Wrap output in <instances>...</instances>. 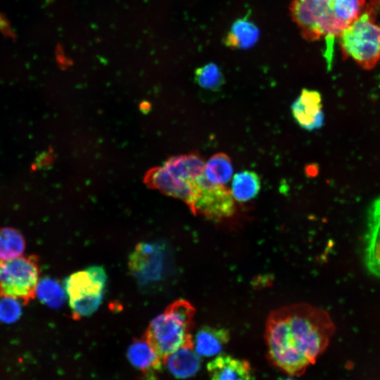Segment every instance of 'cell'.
I'll return each instance as SVG.
<instances>
[{
	"instance_id": "cell-1",
	"label": "cell",
	"mask_w": 380,
	"mask_h": 380,
	"mask_svg": "<svg viewBox=\"0 0 380 380\" xmlns=\"http://www.w3.org/2000/svg\"><path fill=\"white\" fill-rule=\"evenodd\" d=\"M334 330L329 315L310 305L274 310L267 317L265 334L268 359L286 373L300 376L324 352Z\"/></svg>"
},
{
	"instance_id": "cell-2",
	"label": "cell",
	"mask_w": 380,
	"mask_h": 380,
	"mask_svg": "<svg viewBox=\"0 0 380 380\" xmlns=\"http://www.w3.org/2000/svg\"><path fill=\"white\" fill-rule=\"evenodd\" d=\"M194 307L186 300H177L149 324L144 338L164 360L183 347L194 348L191 329Z\"/></svg>"
},
{
	"instance_id": "cell-3",
	"label": "cell",
	"mask_w": 380,
	"mask_h": 380,
	"mask_svg": "<svg viewBox=\"0 0 380 380\" xmlns=\"http://www.w3.org/2000/svg\"><path fill=\"white\" fill-rule=\"evenodd\" d=\"M339 37L343 55L362 68L371 70L380 61V23L376 20L373 8H365Z\"/></svg>"
},
{
	"instance_id": "cell-4",
	"label": "cell",
	"mask_w": 380,
	"mask_h": 380,
	"mask_svg": "<svg viewBox=\"0 0 380 380\" xmlns=\"http://www.w3.org/2000/svg\"><path fill=\"white\" fill-rule=\"evenodd\" d=\"M291 10L305 39L315 41L324 37L326 39V57L331 63L334 39L345 29L332 12L331 0H293Z\"/></svg>"
},
{
	"instance_id": "cell-5",
	"label": "cell",
	"mask_w": 380,
	"mask_h": 380,
	"mask_svg": "<svg viewBox=\"0 0 380 380\" xmlns=\"http://www.w3.org/2000/svg\"><path fill=\"white\" fill-rule=\"evenodd\" d=\"M39 263L36 255L0 261V298L28 303L35 298L39 284Z\"/></svg>"
},
{
	"instance_id": "cell-6",
	"label": "cell",
	"mask_w": 380,
	"mask_h": 380,
	"mask_svg": "<svg viewBox=\"0 0 380 380\" xmlns=\"http://www.w3.org/2000/svg\"><path fill=\"white\" fill-rule=\"evenodd\" d=\"M194 202L192 213L220 220L232 216L236 210L232 191L224 185L210 182L204 175L194 179Z\"/></svg>"
},
{
	"instance_id": "cell-7",
	"label": "cell",
	"mask_w": 380,
	"mask_h": 380,
	"mask_svg": "<svg viewBox=\"0 0 380 380\" xmlns=\"http://www.w3.org/2000/svg\"><path fill=\"white\" fill-rule=\"evenodd\" d=\"M166 253L158 244L140 243L129 256V267L142 284L160 281L166 272Z\"/></svg>"
},
{
	"instance_id": "cell-8",
	"label": "cell",
	"mask_w": 380,
	"mask_h": 380,
	"mask_svg": "<svg viewBox=\"0 0 380 380\" xmlns=\"http://www.w3.org/2000/svg\"><path fill=\"white\" fill-rule=\"evenodd\" d=\"M106 281L104 269L92 266L70 275L65 281L69 303L89 300H102Z\"/></svg>"
},
{
	"instance_id": "cell-9",
	"label": "cell",
	"mask_w": 380,
	"mask_h": 380,
	"mask_svg": "<svg viewBox=\"0 0 380 380\" xmlns=\"http://www.w3.org/2000/svg\"><path fill=\"white\" fill-rule=\"evenodd\" d=\"M146 184L151 188L184 201L192 211L194 202V179H186L169 173L162 165L148 171Z\"/></svg>"
},
{
	"instance_id": "cell-10",
	"label": "cell",
	"mask_w": 380,
	"mask_h": 380,
	"mask_svg": "<svg viewBox=\"0 0 380 380\" xmlns=\"http://www.w3.org/2000/svg\"><path fill=\"white\" fill-rule=\"evenodd\" d=\"M292 115L296 122L303 129H319L324 123L322 96L315 90L303 89L292 103Z\"/></svg>"
},
{
	"instance_id": "cell-11",
	"label": "cell",
	"mask_w": 380,
	"mask_h": 380,
	"mask_svg": "<svg viewBox=\"0 0 380 380\" xmlns=\"http://www.w3.org/2000/svg\"><path fill=\"white\" fill-rule=\"evenodd\" d=\"M127 357L131 365L143 373L144 380H156V373L161 369L163 360L144 338L134 341L129 346Z\"/></svg>"
},
{
	"instance_id": "cell-12",
	"label": "cell",
	"mask_w": 380,
	"mask_h": 380,
	"mask_svg": "<svg viewBox=\"0 0 380 380\" xmlns=\"http://www.w3.org/2000/svg\"><path fill=\"white\" fill-rule=\"evenodd\" d=\"M211 380H253L250 364L227 355H219L207 365Z\"/></svg>"
},
{
	"instance_id": "cell-13",
	"label": "cell",
	"mask_w": 380,
	"mask_h": 380,
	"mask_svg": "<svg viewBox=\"0 0 380 380\" xmlns=\"http://www.w3.org/2000/svg\"><path fill=\"white\" fill-rule=\"evenodd\" d=\"M368 220L365 263L372 273L380 277V198L373 203Z\"/></svg>"
},
{
	"instance_id": "cell-14",
	"label": "cell",
	"mask_w": 380,
	"mask_h": 380,
	"mask_svg": "<svg viewBox=\"0 0 380 380\" xmlns=\"http://www.w3.org/2000/svg\"><path fill=\"white\" fill-rule=\"evenodd\" d=\"M229 338V331L224 328L204 326L193 339L194 348L199 356L211 357L221 353Z\"/></svg>"
},
{
	"instance_id": "cell-15",
	"label": "cell",
	"mask_w": 380,
	"mask_h": 380,
	"mask_svg": "<svg viewBox=\"0 0 380 380\" xmlns=\"http://www.w3.org/2000/svg\"><path fill=\"white\" fill-rule=\"evenodd\" d=\"M170 372L176 378L186 379L194 376L200 369L201 359L193 348L183 347L163 360Z\"/></svg>"
},
{
	"instance_id": "cell-16",
	"label": "cell",
	"mask_w": 380,
	"mask_h": 380,
	"mask_svg": "<svg viewBox=\"0 0 380 380\" xmlns=\"http://www.w3.org/2000/svg\"><path fill=\"white\" fill-rule=\"evenodd\" d=\"M205 165L198 153H191L170 158L162 166L175 177L194 179L204 173Z\"/></svg>"
},
{
	"instance_id": "cell-17",
	"label": "cell",
	"mask_w": 380,
	"mask_h": 380,
	"mask_svg": "<svg viewBox=\"0 0 380 380\" xmlns=\"http://www.w3.org/2000/svg\"><path fill=\"white\" fill-rule=\"evenodd\" d=\"M259 36V30L246 18L235 21L228 32L225 42L227 46L237 49H248L253 46Z\"/></svg>"
},
{
	"instance_id": "cell-18",
	"label": "cell",
	"mask_w": 380,
	"mask_h": 380,
	"mask_svg": "<svg viewBox=\"0 0 380 380\" xmlns=\"http://www.w3.org/2000/svg\"><path fill=\"white\" fill-rule=\"evenodd\" d=\"M260 186V179L255 172L244 170L234 176L231 191L234 200L243 203L255 198Z\"/></svg>"
},
{
	"instance_id": "cell-19",
	"label": "cell",
	"mask_w": 380,
	"mask_h": 380,
	"mask_svg": "<svg viewBox=\"0 0 380 380\" xmlns=\"http://www.w3.org/2000/svg\"><path fill=\"white\" fill-rule=\"evenodd\" d=\"M232 175V161L224 153L213 155L205 163L204 175L214 184L224 185L230 181Z\"/></svg>"
},
{
	"instance_id": "cell-20",
	"label": "cell",
	"mask_w": 380,
	"mask_h": 380,
	"mask_svg": "<svg viewBox=\"0 0 380 380\" xmlns=\"http://www.w3.org/2000/svg\"><path fill=\"white\" fill-rule=\"evenodd\" d=\"M25 249V239L18 230L8 227L0 228V261L20 257Z\"/></svg>"
},
{
	"instance_id": "cell-21",
	"label": "cell",
	"mask_w": 380,
	"mask_h": 380,
	"mask_svg": "<svg viewBox=\"0 0 380 380\" xmlns=\"http://www.w3.org/2000/svg\"><path fill=\"white\" fill-rule=\"evenodd\" d=\"M332 12L346 28L355 21L365 9V0H331Z\"/></svg>"
},
{
	"instance_id": "cell-22",
	"label": "cell",
	"mask_w": 380,
	"mask_h": 380,
	"mask_svg": "<svg viewBox=\"0 0 380 380\" xmlns=\"http://www.w3.org/2000/svg\"><path fill=\"white\" fill-rule=\"evenodd\" d=\"M37 293L44 303L54 308L61 307L65 300V291L61 284L49 278L39 282Z\"/></svg>"
},
{
	"instance_id": "cell-23",
	"label": "cell",
	"mask_w": 380,
	"mask_h": 380,
	"mask_svg": "<svg viewBox=\"0 0 380 380\" xmlns=\"http://www.w3.org/2000/svg\"><path fill=\"white\" fill-rule=\"evenodd\" d=\"M195 79L201 87L209 90L218 89L224 82L220 70L212 63L198 68L195 72Z\"/></svg>"
},
{
	"instance_id": "cell-24",
	"label": "cell",
	"mask_w": 380,
	"mask_h": 380,
	"mask_svg": "<svg viewBox=\"0 0 380 380\" xmlns=\"http://www.w3.org/2000/svg\"><path fill=\"white\" fill-rule=\"evenodd\" d=\"M0 301V319L5 322L15 320L20 314V305L18 300L1 298Z\"/></svg>"
},
{
	"instance_id": "cell-25",
	"label": "cell",
	"mask_w": 380,
	"mask_h": 380,
	"mask_svg": "<svg viewBox=\"0 0 380 380\" xmlns=\"http://www.w3.org/2000/svg\"><path fill=\"white\" fill-rule=\"evenodd\" d=\"M280 380H293L292 379H290V378H286V379H281Z\"/></svg>"
}]
</instances>
